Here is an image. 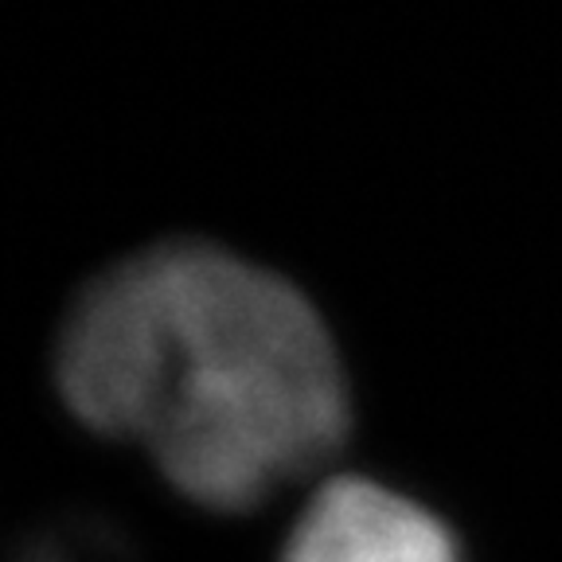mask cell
Segmentation results:
<instances>
[{
    "label": "cell",
    "instance_id": "obj_1",
    "mask_svg": "<svg viewBox=\"0 0 562 562\" xmlns=\"http://www.w3.org/2000/svg\"><path fill=\"white\" fill-rule=\"evenodd\" d=\"M52 383L82 434L140 457L200 516H246L348 438L344 360L313 301L211 243L105 266L52 336Z\"/></svg>",
    "mask_w": 562,
    "mask_h": 562
},
{
    "label": "cell",
    "instance_id": "obj_2",
    "mask_svg": "<svg viewBox=\"0 0 562 562\" xmlns=\"http://www.w3.org/2000/svg\"><path fill=\"white\" fill-rule=\"evenodd\" d=\"M278 562H461L430 508L371 476L336 473L293 516Z\"/></svg>",
    "mask_w": 562,
    "mask_h": 562
}]
</instances>
